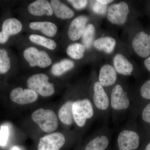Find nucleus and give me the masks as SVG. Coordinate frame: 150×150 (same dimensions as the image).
Segmentation results:
<instances>
[{
    "mask_svg": "<svg viewBox=\"0 0 150 150\" xmlns=\"http://www.w3.org/2000/svg\"><path fill=\"white\" fill-rule=\"evenodd\" d=\"M118 150H141L149 137L134 118H129L116 133Z\"/></svg>",
    "mask_w": 150,
    "mask_h": 150,
    "instance_id": "nucleus-2",
    "label": "nucleus"
},
{
    "mask_svg": "<svg viewBox=\"0 0 150 150\" xmlns=\"http://www.w3.org/2000/svg\"><path fill=\"white\" fill-rule=\"evenodd\" d=\"M112 134V129L103 125L93 132L84 150H106L110 145Z\"/></svg>",
    "mask_w": 150,
    "mask_h": 150,
    "instance_id": "nucleus-5",
    "label": "nucleus"
},
{
    "mask_svg": "<svg viewBox=\"0 0 150 150\" xmlns=\"http://www.w3.org/2000/svg\"><path fill=\"white\" fill-rule=\"evenodd\" d=\"M53 13L57 17L62 19L72 18L74 13L70 8L58 0H52L50 1Z\"/></svg>",
    "mask_w": 150,
    "mask_h": 150,
    "instance_id": "nucleus-18",
    "label": "nucleus"
},
{
    "mask_svg": "<svg viewBox=\"0 0 150 150\" xmlns=\"http://www.w3.org/2000/svg\"><path fill=\"white\" fill-rule=\"evenodd\" d=\"M133 118L148 137H150V102L140 107Z\"/></svg>",
    "mask_w": 150,
    "mask_h": 150,
    "instance_id": "nucleus-13",
    "label": "nucleus"
},
{
    "mask_svg": "<svg viewBox=\"0 0 150 150\" xmlns=\"http://www.w3.org/2000/svg\"><path fill=\"white\" fill-rule=\"evenodd\" d=\"M111 117L113 123L117 124L126 119L133 118L135 112V98H132L123 86L119 84L114 85L110 96Z\"/></svg>",
    "mask_w": 150,
    "mask_h": 150,
    "instance_id": "nucleus-1",
    "label": "nucleus"
},
{
    "mask_svg": "<svg viewBox=\"0 0 150 150\" xmlns=\"http://www.w3.org/2000/svg\"><path fill=\"white\" fill-rule=\"evenodd\" d=\"M95 33V28L93 25L89 24L86 26L82 35L83 44L86 48L89 49L92 44Z\"/></svg>",
    "mask_w": 150,
    "mask_h": 150,
    "instance_id": "nucleus-27",
    "label": "nucleus"
},
{
    "mask_svg": "<svg viewBox=\"0 0 150 150\" xmlns=\"http://www.w3.org/2000/svg\"><path fill=\"white\" fill-rule=\"evenodd\" d=\"M97 1L103 5H106L108 4L113 2V1H110V0H98Z\"/></svg>",
    "mask_w": 150,
    "mask_h": 150,
    "instance_id": "nucleus-35",
    "label": "nucleus"
},
{
    "mask_svg": "<svg viewBox=\"0 0 150 150\" xmlns=\"http://www.w3.org/2000/svg\"><path fill=\"white\" fill-rule=\"evenodd\" d=\"M113 64L116 72L124 76H130L134 70L131 62L122 54H118L114 56Z\"/></svg>",
    "mask_w": 150,
    "mask_h": 150,
    "instance_id": "nucleus-17",
    "label": "nucleus"
},
{
    "mask_svg": "<svg viewBox=\"0 0 150 150\" xmlns=\"http://www.w3.org/2000/svg\"><path fill=\"white\" fill-rule=\"evenodd\" d=\"M8 127L6 126H2L0 129V146L4 147L7 143L9 137Z\"/></svg>",
    "mask_w": 150,
    "mask_h": 150,
    "instance_id": "nucleus-29",
    "label": "nucleus"
},
{
    "mask_svg": "<svg viewBox=\"0 0 150 150\" xmlns=\"http://www.w3.org/2000/svg\"><path fill=\"white\" fill-rule=\"evenodd\" d=\"M93 10L96 13L104 14L107 11V6L96 1L93 6Z\"/></svg>",
    "mask_w": 150,
    "mask_h": 150,
    "instance_id": "nucleus-31",
    "label": "nucleus"
},
{
    "mask_svg": "<svg viewBox=\"0 0 150 150\" xmlns=\"http://www.w3.org/2000/svg\"><path fill=\"white\" fill-rule=\"evenodd\" d=\"M108 11V20L113 24L118 25L126 22L129 12V6L125 2L111 5Z\"/></svg>",
    "mask_w": 150,
    "mask_h": 150,
    "instance_id": "nucleus-9",
    "label": "nucleus"
},
{
    "mask_svg": "<svg viewBox=\"0 0 150 150\" xmlns=\"http://www.w3.org/2000/svg\"><path fill=\"white\" fill-rule=\"evenodd\" d=\"M85 46L80 43L71 44L67 48V53L72 59L79 60L83 57L86 51Z\"/></svg>",
    "mask_w": 150,
    "mask_h": 150,
    "instance_id": "nucleus-25",
    "label": "nucleus"
},
{
    "mask_svg": "<svg viewBox=\"0 0 150 150\" xmlns=\"http://www.w3.org/2000/svg\"><path fill=\"white\" fill-rule=\"evenodd\" d=\"M75 64L69 59H63L52 66L51 73L54 76H59L70 71L74 67Z\"/></svg>",
    "mask_w": 150,
    "mask_h": 150,
    "instance_id": "nucleus-24",
    "label": "nucleus"
},
{
    "mask_svg": "<svg viewBox=\"0 0 150 150\" xmlns=\"http://www.w3.org/2000/svg\"><path fill=\"white\" fill-rule=\"evenodd\" d=\"M11 150H21V149L17 146H14Z\"/></svg>",
    "mask_w": 150,
    "mask_h": 150,
    "instance_id": "nucleus-36",
    "label": "nucleus"
},
{
    "mask_svg": "<svg viewBox=\"0 0 150 150\" xmlns=\"http://www.w3.org/2000/svg\"><path fill=\"white\" fill-rule=\"evenodd\" d=\"M88 21V18L84 16H78L73 20L68 30V36L71 40L76 41L81 37Z\"/></svg>",
    "mask_w": 150,
    "mask_h": 150,
    "instance_id": "nucleus-15",
    "label": "nucleus"
},
{
    "mask_svg": "<svg viewBox=\"0 0 150 150\" xmlns=\"http://www.w3.org/2000/svg\"><path fill=\"white\" fill-rule=\"evenodd\" d=\"M49 78L43 74L33 75L27 81L28 87L38 94L43 97H49L55 92L54 85L49 81Z\"/></svg>",
    "mask_w": 150,
    "mask_h": 150,
    "instance_id": "nucleus-7",
    "label": "nucleus"
},
{
    "mask_svg": "<svg viewBox=\"0 0 150 150\" xmlns=\"http://www.w3.org/2000/svg\"><path fill=\"white\" fill-rule=\"evenodd\" d=\"M149 38L150 41V35L149 36Z\"/></svg>",
    "mask_w": 150,
    "mask_h": 150,
    "instance_id": "nucleus-37",
    "label": "nucleus"
},
{
    "mask_svg": "<svg viewBox=\"0 0 150 150\" xmlns=\"http://www.w3.org/2000/svg\"><path fill=\"white\" fill-rule=\"evenodd\" d=\"M95 110L96 118L107 121L111 117L110 98L104 88L98 81L93 86V93L91 98Z\"/></svg>",
    "mask_w": 150,
    "mask_h": 150,
    "instance_id": "nucleus-3",
    "label": "nucleus"
},
{
    "mask_svg": "<svg viewBox=\"0 0 150 150\" xmlns=\"http://www.w3.org/2000/svg\"><path fill=\"white\" fill-rule=\"evenodd\" d=\"M141 150H150V137H148Z\"/></svg>",
    "mask_w": 150,
    "mask_h": 150,
    "instance_id": "nucleus-32",
    "label": "nucleus"
},
{
    "mask_svg": "<svg viewBox=\"0 0 150 150\" xmlns=\"http://www.w3.org/2000/svg\"><path fill=\"white\" fill-rule=\"evenodd\" d=\"M23 56L31 67L38 66L45 68L52 64V60L46 52L38 51L35 47L26 48L23 51Z\"/></svg>",
    "mask_w": 150,
    "mask_h": 150,
    "instance_id": "nucleus-8",
    "label": "nucleus"
},
{
    "mask_svg": "<svg viewBox=\"0 0 150 150\" xmlns=\"http://www.w3.org/2000/svg\"><path fill=\"white\" fill-rule=\"evenodd\" d=\"M117 80V72L114 67L109 64L101 67L99 71L98 81L103 88L114 85Z\"/></svg>",
    "mask_w": 150,
    "mask_h": 150,
    "instance_id": "nucleus-14",
    "label": "nucleus"
},
{
    "mask_svg": "<svg viewBox=\"0 0 150 150\" xmlns=\"http://www.w3.org/2000/svg\"><path fill=\"white\" fill-rule=\"evenodd\" d=\"M74 101L67 100L60 108L59 112V117L63 124L70 126L74 123L72 113V105Z\"/></svg>",
    "mask_w": 150,
    "mask_h": 150,
    "instance_id": "nucleus-20",
    "label": "nucleus"
},
{
    "mask_svg": "<svg viewBox=\"0 0 150 150\" xmlns=\"http://www.w3.org/2000/svg\"><path fill=\"white\" fill-rule=\"evenodd\" d=\"M11 100L18 104L25 105L35 102L38 98V94L35 91L29 89H23L21 87L14 89L11 92Z\"/></svg>",
    "mask_w": 150,
    "mask_h": 150,
    "instance_id": "nucleus-12",
    "label": "nucleus"
},
{
    "mask_svg": "<svg viewBox=\"0 0 150 150\" xmlns=\"http://www.w3.org/2000/svg\"><path fill=\"white\" fill-rule=\"evenodd\" d=\"M66 139L64 134L54 133L40 139L38 150H59L64 146Z\"/></svg>",
    "mask_w": 150,
    "mask_h": 150,
    "instance_id": "nucleus-10",
    "label": "nucleus"
},
{
    "mask_svg": "<svg viewBox=\"0 0 150 150\" xmlns=\"http://www.w3.org/2000/svg\"><path fill=\"white\" fill-rule=\"evenodd\" d=\"M31 116L32 120L44 132L51 133L58 128V118L52 110L39 108L33 112Z\"/></svg>",
    "mask_w": 150,
    "mask_h": 150,
    "instance_id": "nucleus-6",
    "label": "nucleus"
},
{
    "mask_svg": "<svg viewBox=\"0 0 150 150\" xmlns=\"http://www.w3.org/2000/svg\"><path fill=\"white\" fill-rule=\"evenodd\" d=\"M10 59L6 50L0 48V74L7 72L11 68Z\"/></svg>",
    "mask_w": 150,
    "mask_h": 150,
    "instance_id": "nucleus-28",
    "label": "nucleus"
},
{
    "mask_svg": "<svg viewBox=\"0 0 150 150\" xmlns=\"http://www.w3.org/2000/svg\"><path fill=\"white\" fill-rule=\"evenodd\" d=\"M22 28L21 23L18 20L15 18H8L3 23L1 32L9 38L11 35L20 32Z\"/></svg>",
    "mask_w": 150,
    "mask_h": 150,
    "instance_id": "nucleus-22",
    "label": "nucleus"
},
{
    "mask_svg": "<svg viewBox=\"0 0 150 150\" xmlns=\"http://www.w3.org/2000/svg\"><path fill=\"white\" fill-rule=\"evenodd\" d=\"M29 27L32 29L40 30L44 35L50 37L56 35L58 30L56 25L51 22H34L29 24Z\"/></svg>",
    "mask_w": 150,
    "mask_h": 150,
    "instance_id": "nucleus-19",
    "label": "nucleus"
},
{
    "mask_svg": "<svg viewBox=\"0 0 150 150\" xmlns=\"http://www.w3.org/2000/svg\"><path fill=\"white\" fill-rule=\"evenodd\" d=\"M135 100L136 107L133 118L140 107L145 103L150 102V79L146 81L141 86L139 96L135 98Z\"/></svg>",
    "mask_w": 150,
    "mask_h": 150,
    "instance_id": "nucleus-21",
    "label": "nucleus"
},
{
    "mask_svg": "<svg viewBox=\"0 0 150 150\" xmlns=\"http://www.w3.org/2000/svg\"><path fill=\"white\" fill-rule=\"evenodd\" d=\"M116 41L110 37H103L97 39L94 42L95 48L99 51H104L107 54L112 53L115 48Z\"/></svg>",
    "mask_w": 150,
    "mask_h": 150,
    "instance_id": "nucleus-23",
    "label": "nucleus"
},
{
    "mask_svg": "<svg viewBox=\"0 0 150 150\" xmlns=\"http://www.w3.org/2000/svg\"><path fill=\"white\" fill-rule=\"evenodd\" d=\"M68 1L71 3L75 8L78 10L84 8L88 3V1L86 0H70Z\"/></svg>",
    "mask_w": 150,
    "mask_h": 150,
    "instance_id": "nucleus-30",
    "label": "nucleus"
},
{
    "mask_svg": "<svg viewBox=\"0 0 150 150\" xmlns=\"http://www.w3.org/2000/svg\"><path fill=\"white\" fill-rule=\"evenodd\" d=\"M74 123L80 128L86 126L88 122L96 118L94 108L91 98L75 100L72 105Z\"/></svg>",
    "mask_w": 150,
    "mask_h": 150,
    "instance_id": "nucleus-4",
    "label": "nucleus"
},
{
    "mask_svg": "<svg viewBox=\"0 0 150 150\" xmlns=\"http://www.w3.org/2000/svg\"><path fill=\"white\" fill-rule=\"evenodd\" d=\"M30 13L35 16H40L46 15L51 16L53 11L50 3L46 0H38L28 6Z\"/></svg>",
    "mask_w": 150,
    "mask_h": 150,
    "instance_id": "nucleus-16",
    "label": "nucleus"
},
{
    "mask_svg": "<svg viewBox=\"0 0 150 150\" xmlns=\"http://www.w3.org/2000/svg\"><path fill=\"white\" fill-rule=\"evenodd\" d=\"M29 38L31 42L44 46L50 50H54L57 47L55 41L42 35L32 34L30 35Z\"/></svg>",
    "mask_w": 150,
    "mask_h": 150,
    "instance_id": "nucleus-26",
    "label": "nucleus"
},
{
    "mask_svg": "<svg viewBox=\"0 0 150 150\" xmlns=\"http://www.w3.org/2000/svg\"><path fill=\"white\" fill-rule=\"evenodd\" d=\"M132 46L136 54L146 58L150 55V41L149 35L144 31L138 33L132 41Z\"/></svg>",
    "mask_w": 150,
    "mask_h": 150,
    "instance_id": "nucleus-11",
    "label": "nucleus"
},
{
    "mask_svg": "<svg viewBox=\"0 0 150 150\" xmlns=\"http://www.w3.org/2000/svg\"><path fill=\"white\" fill-rule=\"evenodd\" d=\"M9 38L5 35L1 31L0 32V43L3 44L6 43L8 40Z\"/></svg>",
    "mask_w": 150,
    "mask_h": 150,
    "instance_id": "nucleus-33",
    "label": "nucleus"
},
{
    "mask_svg": "<svg viewBox=\"0 0 150 150\" xmlns=\"http://www.w3.org/2000/svg\"><path fill=\"white\" fill-rule=\"evenodd\" d=\"M144 64L146 69L150 72V56L145 60Z\"/></svg>",
    "mask_w": 150,
    "mask_h": 150,
    "instance_id": "nucleus-34",
    "label": "nucleus"
}]
</instances>
